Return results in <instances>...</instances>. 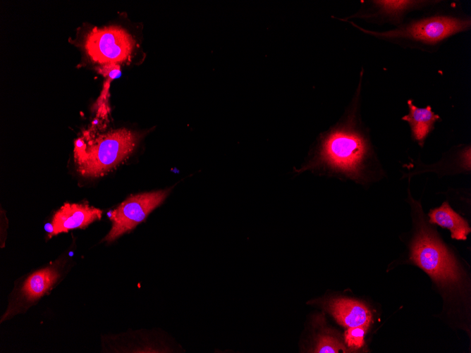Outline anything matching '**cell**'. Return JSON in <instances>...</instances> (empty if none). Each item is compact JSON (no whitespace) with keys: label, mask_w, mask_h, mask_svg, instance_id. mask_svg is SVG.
Listing matches in <instances>:
<instances>
[{"label":"cell","mask_w":471,"mask_h":353,"mask_svg":"<svg viewBox=\"0 0 471 353\" xmlns=\"http://www.w3.org/2000/svg\"><path fill=\"white\" fill-rule=\"evenodd\" d=\"M434 2L409 0L362 1L357 12L340 20L345 21L360 18L369 23L389 22L397 26L403 23L406 14Z\"/></svg>","instance_id":"7"},{"label":"cell","mask_w":471,"mask_h":353,"mask_svg":"<svg viewBox=\"0 0 471 353\" xmlns=\"http://www.w3.org/2000/svg\"><path fill=\"white\" fill-rule=\"evenodd\" d=\"M362 70L353 97L338 121L322 132L296 174L319 173L357 182L367 178L374 151L360 114Z\"/></svg>","instance_id":"1"},{"label":"cell","mask_w":471,"mask_h":353,"mask_svg":"<svg viewBox=\"0 0 471 353\" xmlns=\"http://www.w3.org/2000/svg\"><path fill=\"white\" fill-rule=\"evenodd\" d=\"M138 140L139 135L126 128L109 131L87 142L77 139L74 149L77 171L87 178L103 176L133 151Z\"/></svg>","instance_id":"3"},{"label":"cell","mask_w":471,"mask_h":353,"mask_svg":"<svg viewBox=\"0 0 471 353\" xmlns=\"http://www.w3.org/2000/svg\"><path fill=\"white\" fill-rule=\"evenodd\" d=\"M59 273L54 267H47L32 273L21 288L24 298L34 301L41 297L56 283Z\"/></svg>","instance_id":"12"},{"label":"cell","mask_w":471,"mask_h":353,"mask_svg":"<svg viewBox=\"0 0 471 353\" xmlns=\"http://www.w3.org/2000/svg\"><path fill=\"white\" fill-rule=\"evenodd\" d=\"M341 350L346 352L345 347L337 339L331 336H322L318 340L314 352L336 353Z\"/></svg>","instance_id":"15"},{"label":"cell","mask_w":471,"mask_h":353,"mask_svg":"<svg viewBox=\"0 0 471 353\" xmlns=\"http://www.w3.org/2000/svg\"><path fill=\"white\" fill-rule=\"evenodd\" d=\"M102 211L84 204H64L55 212L52 220L51 235L66 233L75 228H84L102 218Z\"/></svg>","instance_id":"8"},{"label":"cell","mask_w":471,"mask_h":353,"mask_svg":"<svg viewBox=\"0 0 471 353\" xmlns=\"http://www.w3.org/2000/svg\"><path fill=\"white\" fill-rule=\"evenodd\" d=\"M365 34L402 47L428 51L438 47L449 37L467 31L471 19L465 15L454 13H435L402 23L395 28L378 32L365 29L353 21L346 20Z\"/></svg>","instance_id":"2"},{"label":"cell","mask_w":471,"mask_h":353,"mask_svg":"<svg viewBox=\"0 0 471 353\" xmlns=\"http://www.w3.org/2000/svg\"><path fill=\"white\" fill-rule=\"evenodd\" d=\"M135 41L119 26L95 27L85 41V50L90 58L101 65L118 64L129 58Z\"/></svg>","instance_id":"6"},{"label":"cell","mask_w":471,"mask_h":353,"mask_svg":"<svg viewBox=\"0 0 471 353\" xmlns=\"http://www.w3.org/2000/svg\"><path fill=\"white\" fill-rule=\"evenodd\" d=\"M98 69L99 72L106 78V80L104 83V87L101 95L96 105L98 107V115H99V113L100 115H106L108 111L107 99L110 84L114 79L120 75L121 68L118 64L110 63L102 65Z\"/></svg>","instance_id":"13"},{"label":"cell","mask_w":471,"mask_h":353,"mask_svg":"<svg viewBox=\"0 0 471 353\" xmlns=\"http://www.w3.org/2000/svg\"><path fill=\"white\" fill-rule=\"evenodd\" d=\"M429 222L451 232L453 239L465 240L471 229L468 223L450 206L447 202L429 213Z\"/></svg>","instance_id":"10"},{"label":"cell","mask_w":471,"mask_h":353,"mask_svg":"<svg viewBox=\"0 0 471 353\" xmlns=\"http://www.w3.org/2000/svg\"><path fill=\"white\" fill-rule=\"evenodd\" d=\"M408 105L409 112L402 119L409 124L412 138L422 146L439 116L432 111L429 106L419 108L411 100L408 101Z\"/></svg>","instance_id":"11"},{"label":"cell","mask_w":471,"mask_h":353,"mask_svg":"<svg viewBox=\"0 0 471 353\" xmlns=\"http://www.w3.org/2000/svg\"><path fill=\"white\" fill-rule=\"evenodd\" d=\"M327 309L338 323L348 328L370 323L372 320V314L367 307L355 300L332 299L328 303Z\"/></svg>","instance_id":"9"},{"label":"cell","mask_w":471,"mask_h":353,"mask_svg":"<svg viewBox=\"0 0 471 353\" xmlns=\"http://www.w3.org/2000/svg\"><path fill=\"white\" fill-rule=\"evenodd\" d=\"M170 190L130 195L111 212L112 225L103 241L111 242L143 222L147 216L162 204Z\"/></svg>","instance_id":"5"},{"label":"cell","mask_w":471,"mask_h":353,"mask_svg":"<svg viewBox=\"0 0 471 353\" xmlns=\"http://www.w3.org/2000/svg\"><path fill=\"white\" fill-rule=\"evenodd\" d=\"M370 323H364L359 326L348 328L345 333V341L348 347L357 349L364 344V335Z\"/></svg>","instance_id":"14"},{"label":"cell","mask_w":471,"mask_h":353,"mask_svg":"<svg viewBox=\"0 0 471 353\" xmlns=\"http://www.w3.org/2000/svg\"><path fill=\"white\" fill-rule=\"evenodd\" d=\"M410 260L441 287L456 288L462 273L454 256L428 226L420 224L411 243Z\"/></svg>","instance_id":"4"}]
</instances>
